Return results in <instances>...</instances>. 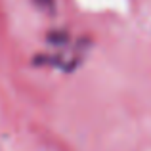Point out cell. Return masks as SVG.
Masks as SVG:
<instances>
[{"label": "cell", "instance_id": "obj_1", "mask_svg": "<svg viewBox=\"0 0 151 151\" xmlns=\"http://www.w3.org/2000/svg\"><path fill=\"white\" fill-rule=\"evenodd\" d=\"M35 4L44 8V10H52V8H54V0H35Z\"/></svg>", "mask_w": 151, "mask_h": 151}]
</instances>
